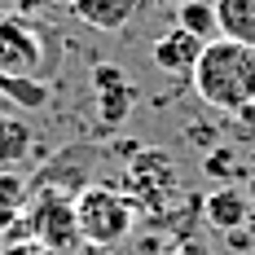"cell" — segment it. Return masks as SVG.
Here are the masks:
<instances>
[{
	"label": "cell",
	"mask_w": 255,
	"mask_h": 255,
	"mask_svg": "<svg viewBox=\"0 0 255 255\" xmlns=\"http://www.w3.org/2000/svg\"><path fill=\"white\" fill-rule=\"evenodd\" d=\"M189 79H194V93L211 110L242 115L255 102V49L233 44V40H211L203 44V57Z\"/></svg>",
	"instance_id": "obj_1"
},
{
	"label": "cell",
	"mask_w": 255,
	"mask_h": 255,
	"mask_svg": "<svg viewBox=\"0 0 255 255\" xmlns=\"http://www.w3.org/2000/svg\"><path fill=\"white\" fill-rule=\"evenodd\" d=\"M75 220H79V238L88 247L115 251V242H124L136 225V207L115 185H88L75 198Z\"/></svg>",
	"instance_id": "obj_2"
},
{
	"label": "cell",
	"mask_w": 255,
	"mask_h": 255,
	"mask_svg": "<svg viewBox=\"0 0 255 255\" xmlns=\"http://www.w3.org/2000/svg\"><path fill=\"white\" fill-rule=\"evenodd\" d=\"M180 189V176H176V163L172 154L163 150H136L128 158V172H124V194L128 203L145 216H163L172 198Z\"/></svg>",
	"instance_id": "obj_3"
},
{
	"label": "cell",
	"mask_w": 255,
	"mask_h": 255,
	"mask_svg": "<svg viewBox=\"0 0 255 255\" xmlns=\"http://www.w3.org/2000/svg\"><path fill=\"white\" fill-rule=\"evenodd\" d=\"M26 220H31L35 247H44V251H71L84 242L75 220V198H66V194H40L26 207Z\"/></svg>",
	"instance_id": "obj_4"
},
{
	"label": "cell",
	"mask_w": 255,
	"mask_h": 255,
	"mask_svg": "<svg viewBox=\"0 0 255 255\" xmlns=\"http://www.w3.org/2000/svg\"><path fill=\"white\" fill-rule=\"evenodd\" d=\"M44 66L40 31L22 13H0V75H35Z\"/></svg>",
	"instance_id": "obj_5"
},
{
	"label": "cell",
	"mask_w": 255,
	"mask_h": 255,
	"mask_svg": "<svg viewBox=\"0 0 255 255\" xmlns=\"http://www.w3.org/2000/svg\"><path fill=\"white\" fill-rule=\"evenodd\" d=\"M93 93H97V119H102V128H119L132 115L136 88H132V79L115 62H97L93 66Z\"/></svg>",
	"instance_id": "obj_6"
},
{
	"label": "cell",
	"mask_w": 255,
	"mask_h": 255,
	"mask_svg": "<svg viewBox=\"0 0 255 255\" xmlns=\"http://www.w3.org/2000/svg\"><path fill=\"white\" fill-rule=\"evenodd\" d=\"M88 163H93V145H71V150H62L57 158L44 163V172L35 180V189L40 194H66V198H79L88 185Z\"/></svg>",
	"instance_id": "obj_7"
},
{
	"label": "cell",
	"mask_w": 255,
	"mask_h": 255,
	"mask_svg": "<svg viewBox=\"0 0 255 255\" xmlns=\"http://www.w3.org/2000/svg\"><path fill=\"white\" fill-rule=\"evenodd\" d=\"M150 57L163 75H194V66L203 57V40L189 35V31H180V26H172V31H163L150 44Z\"/></svg>",
	"instance_id": "obj_8"
},
{
	"label": "cell",
	"mask_w": 255,
	"mask_h": 255,
	"mask_svg": "<svg viewBox=\"0 0 255 255\" xmlns=\"http://www.w3.org/2000/svg\"><path fill=\"white\" fill-rule=\"evenodd\" d=\"M203 216H207V225L220 229V233L247 229V220H251V198H247L242 189L225 185V189H216V194L203 198Z\"/></svg>",
	"instance_id": "obj_9"
},
{
	"label": "cell",
	"mask_w": 255,
	"mask_h": 255,
	"mask_svg": "<svg viewBox=\"0 0 255 255\" xmlns=\"http://www.w3.org/2000/svg\"><path fill=\"white\" fill-rule=\"evenodd\" d=\"M79 22L97 26V31H124L132 13L141 9V0H71Z\"/></svg>",
	"instance_id": "obj_10"
},
{
	"label": "cell",
	"mask_w": 255,
	"mask_h": 255,
	"mask_svg": "<svg viewBox=\"0 0 255 255\" xmlns=\"http://www.w3.org/2000/svg\"><path fill=\"white\" fill-rule=\"evenodd\" d=\"M216 18H220V40L255 49V0H216Z\"/></svg>",
	"instance_id": "obj_11"
},
{
	"label": "cell",
	"mask_w": 255,
	"mask_h": 255,
	"mask_svg": "<svg viewBox=\"0 0 255 255\" xmlns=\"http://www.w3.org/2000/svg\"><path fill=\"white\" fill-rule=\"evenodd\" d=\"M0 97L22 110H44L49 106V84L35 75H0Z\"/></svg>",
	"instance_id": "obj_12"
},
{
	"label": "cell",
	"mask_w": 255,
	"mask_h": 255,
	"mask_svg": "<svg viewBox=\"0 0 255 255\" xmlns=\"http://www.w3.org/2000/svg\"><path fill=\"white\" fill-rule=\"evenodd\" d=\"M176 26L198 35L203 44H211V35L220 40V18H216V4H203V0H185L176 4Z\"/></svg>",
	"instance_id": "obj_13"
},
{
	"label": "cell",
	"mask_w": 255,
	"mask_h": 255,
	"mask_svg": "<svg viewBox=\"0 0 255 255\" xmlns=\"http://www.w3.org/2000/svg\"><path fill=\"white\" fill-rule=\"evenodd\" d=\"M26 150H31V128L22 119H0V167H13V163H22Z\"/></svg>",
	"instance_id": "obj_14"
},
{
	"label": "cell",
	"mask_w": 255,
	"mask_h": 255,
	"mask_svg": "<svg viewBox=\"0 0 255 255\" xmlns=\"http://www.w3.org/2000/svg\"><path fill=\"white\" fill-rule=\"evenodd\" d=\"M26 180L18 172H0V229H9L18 216L26 211Z\"/></svg>",
	"instance_id": "obj_15"
},
{
	"label": "cell",
	"mask_w": 255,
	"mask_h": 255,
	"mask_svg": "<svg viewBox=\"0 0 255 255\" xmlns=\"http://www.w3.org/2000/svg\"><path fill=\"white\" fill-rule=\"evenodd\" d=\"M229 167H238V154H233V145H220V150H211L207 154V163H203V172L207 176H229Z\"/></svg>",
	"instance_id": "obj_16"
},
{
	"label": "cell",
	"mask_w": 255,
	"mask_h": 255,
	"mask_svg": "<svg viewBox=\"0 0 255 255\" xmlns=\"http://www.w3.org/2000/svg\"><path fill=\"white\" fill-rule=\"evenodd\" d=\"M225 238H229L233 251H255V238H251L247 229H233V233H225Z\"/></svg>",
	"instance_id": "obj_17"
},
{
	"label": "cell",
	"mask_w": 255,
	"mask_h": 255,
	"mask_svg": "<svg viewBox=\"0 0 255 255\" xmlns=\"http://www.w3.org/2000/svg\"><path fill=\"white\" fill-rule=\"evenodd\" d=\"M0 255H40V247H35V242H4Z\"/></svg>",
	"instance_id": "obj_18"
},
{
	"label": "cell",
	"mask_w": 255,
	"mask_h": 255,
	"mask_svg": "<svg viewBox=\"0 0 255 255\" xmlns=\"http://www.w3.org/2000/svg\"><path fill=\"white\" fill-rule=\"evenodd\" d=\"M71 255H115V251H106V247H88V242H79V247H71Z\"/></svg>",
	"instance_id": "obj_19"
},
{
	"label": "cell",
	"mask_w": 255,
	"mask_h": 255,
	"mask_svg": "<svg viewBox=\"0 0 255 255\" xmlns=\"http://www.w3.org/2000/svg\"><path fill=\"white\" fill-rule=\"evenodd\" d=\"M176 255H207V251H203V247H194V242H180Z\"/></svg>",
	"instance_id": "obj_20"
},
{
	"label": "cell",
	"mask_w": 255,
	"mask_h": 255,
	"mask_svg": "<svg viewBox=\"0 0 255 255\" xmlns=\"http://www.w3.org/2000/svg\"><path fill=\"white\" fill-rule=\"evenodd\" d=\"M35 4H44V0H18V9H22V13H31Z\"/></svg>",
	"instance_id": "obj_21"
},
{
	"label": "cell",
	"mask_w": 255,
	"mask_h": 255,
	"mask_svg": "<svg viewBox=\"0 0 255 255\" xmlns=\"http://www.w3.org/2000/svg\"><path fill=\"white\" fill-rule=\"evenodd\" d=\"M0 119H4V97H0Z\"/></svg>",
	"instance_id": "obj_22"
},
{
	"label": "cell",
	"mask_w": 255,
	"mask_h": 255,
	"mask_svg": "<svg viewBox=\"0 0 255 255\" xmlns=\"http://www.w3.org/2000/svg\"><path fill=\"white\" fill-rule=\"evenodd\" d=\"M53 4H71V0H53Z\"/></svg>",
	"instance_id": "obj_23"
},
{
	"label": "cell",
	"mask_w": 255,
	"mask_h": 255,
	"mask_svg": "<svg viewBox=\"0 0 255 255\" xmlns=\"http://www.w3.org/2000/svg\"><path fill=\"white\" fill-rule=\"evenodd\" d=\"M203 4H216V0H203Z\"/></svg>",
	"instance_id": "obj_24"
}]
</instances>
